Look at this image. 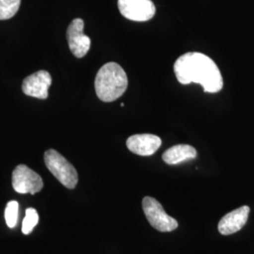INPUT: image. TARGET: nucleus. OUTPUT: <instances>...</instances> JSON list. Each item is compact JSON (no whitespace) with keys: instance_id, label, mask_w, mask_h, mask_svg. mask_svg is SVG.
Instances as JSON below:
<instances>
[{"instance_id":"9d476101","label":"nucleus","mask_w":254,"mask_h":254,"mask_svg":"<svg viewBox=\"0 0 254 254\" xmlns=\"http://www.w3.org/2000/svg\"><path fill=\"white\" fill-rule=\"evenodd\" d=\"M161 138L152 134H137L128 137L127 141V148L132 153L149 156L154 154L161 146Z\"/></svg>"},{"instance_id":"0eeeda50","label":"nucleus","mask_w":254,"mask_h":254,"mask_svg":"<svg viewBox=\"0 0 254 254\" xmlns=\"http://www.w3.org/2000/svg\"><path fill=\"white\" fill-rule=\"evenodd\" d=\"M67 39L71 52L80 59L85 57L91 48V39L84 33V21L73 19L67 29Z\"/></svg>"},{"instance_id":"9b49d317","label":"nucleus","mask_w":254,"mask_h":254,"mask_svg":"<svg viewBox=\"0 0 254 254\" xmlns=\"http://www.w3.org/2000/svg\"><path fill=\"white\" fill-rule=\"evenodd\" d=\"M197 157V151L194 147L187 144H179V145L173 146L168 149L163 155L165 163L169 165H177V164L185 162L187 160L195 159Z\"/></svg>"},{"instance_id":"f8f14e48","label":"nucleus","mask_w":254,"mask_h":254,"mask_svg":"<svg viewBox=\"0 0 254 254\" xmlns=\"http://www.w3.org/2000/svg\"><path fill=\"white\" fill-rule=\"evenodd\" d=\"M21 0H0V20L13 17L20 8Z\"/></svg>"},{"instance_id":"ddd939ff","label":"nucleus","mask_w":254,"mask_h":254,"mask_svg":"<svg viewBox=\"0 0 254 254\" xmlns=\"http://www.w3.org/2000/svg\"><path fill=\"white\" fill-rule=\"evenodd\" d=\"M39 222V215L34 208H27L26 210V217L23 220L22 232L24 235H29L33 231Z\"/></svg>"},{"instance_id":"20e7f679","label":"nucleus","mask_w":254,"mask_h":254,"mask_svg":"<svg viewBox=\"0 0 254 254\" xmlns=\"http://www.w3.org/2000/svg\"><path fill=\"white\" fill-rule=\"evenodd\" d=\"M142 209L146 218L152 227L159 232H173L178 227L175 218L169 216L159 201L153 197L147 196L142 200Z\"/></svg>"},{"instance_id":"6e6552de","label":"nucleus","mask_w":254,"mask_h":254,"mask_svg":"<svg viewBox=\"0 0 254 254\" xmlns=\"http://www.w3.org/2000/svg\"><path fill=\"white\" fill-rule=\"evenodd\" d=\"M51 84L52 77L50 73L41 70L25 78L22 84V90L27 96L44 100L48 97V89Z\"/></svg>"},{"instance_id":"f03ea898","label":"nucleus","mask_w":254,"mask_h":254,"mask_svg":"<svg viewBox=\"0 0 254 254\" xmlns=\"http://www.w3.org/2000/svg\"><path fill=\"white\" fill-rule=\"evenodd\" d=\"M127 73L116 63L103 65L96 74L94 82L98 98L108 103L119 99L127 91Z\"/></svg>"},{"instance_id":"423d86ee","label":"nucleus","mask_w":254,"mask_h":254,"mask_svg":"<svg viewBox=\"0 0 254 254\" xmlns=\"http://www.w3.org/2000/svg\"><path fill=\"white\" fill-rule=\"evenodd\" d=\"M118 7L122 15L131 21L145 22L155 14L152 0H118Z\"/></svg>"},{"instance_id":"4468645a","label":"nucleus","mask_w":254,"mask_h":254,"mask_svg":"<svg viewBox=\"0 0 254 254\" xmlns=\"http://www.w3.org/2000/svg\"><path fill=\"white\" fill-rule=\"evenodd\" d=\"M18 202L16 200H10L5 209V219L9 228H14L18 220Z\"/></svg>"},{"instance_id":"f257e3e1","label":"nucleus","mask_w":254,"mask_h":254,"mask_svg":"<svg viewBox=\"0 0 254 254\" xmlns=\"http://www.w3.org/2000/svg\"><path fill=\"white\" fill-rule=\"evenodd\" d=\"M173 69L177 80L183 85L198 83L209 93L218 92L223 87L222 75L217 64L206 55L199 52L182 55Z\"/></svg>"},{"instance_id":"1a4fd4ad","label":"nucleus","mask_w":254,"mask_h":254,"mask_svg":"<svg viewBox=\"0 0 254 254\" xmlns=\"http://www.w3.org/2000/svg\"><path fill=\"white\" fill-rule=\"evenodd\" d=\"M251 208L247 205L236 209L225 215L218 222V232L223 236L236 234L245 226Z\"/></svg>"},{"instance_id":"7ed1b4c3","label":"nucleus","mask_w":254,"mask_h":254,"mask_svg":"<svg viewBox=\"0 0 254 254\" xmlns=\"http://www.w3.org/2000/svg\"><path fill=\"white\" fill-rule=\"evenodd\" d=\"M45 163L49 172L61 182L65 188L73 190L78 182V174L72 164L54 149L45 153Z\"/></svg>"},{"instance_id":"39448f33","label":"nucleus","mask_w":254,"mask_h":254,"mask_svg":"<svg viewBox=\"0 0 254 254\" xmlns=\"http://www.w3.org/2000/svg\"><path fill=\"white\" fill-rule=\"evenodd\" d=\"M13 190L20 194H35L43 190L42 177L26 165H18L12 172Z\"/></svg>"}]
</instances>
